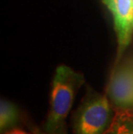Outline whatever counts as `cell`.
Returning a JSON list of instances; mask_svg holds the SVG:
<instances>
[{"label":"cell","mask_w":133,"mask_h":134,"mask_svg":"<svg viewBox=\"0 0 133 134\" xmlns=\"http://www.w3.org/2000/svg\"><path fill=\"white\" fill-rule=\"evenodd\" d=\"M84 82V76L70 67L60 65L56 68L52 81L49 111L44 125L47 134H67L66 119Z\"/></svg>","instance_id":"cell-1"},{"label":"cell","mask_w":133,"mask_h":134,"mask_svg":"<svg viewBox=\"0 0 133 134\" xmlns=\"http://www.w3.org/2000/svg\"><path fill=\"white\" fill-rule=\"evenodd\" d=\"M114 114L107 95L90 91L73 115V134H105Z\"/></svg>","instance_id":"cell-2"},{"label":"cell","mask_w":133,"mask_h":134,"mask_svg":"<svg viewBox=\"0 0 133 134\" xmlns=\"http://www.w3.org/2000/svg\"><path fill=\"white\" fill-rule=\"evenodd\" d=\"M112 13L118 44V56L133 37V0H102Z\"/></svg>","instance_id":"cell-3"},{"label":"cell","mask_w":133,"mask_h":134,"mask_svg":"<svg viewBox=\"0 0 133 134\" xmlns=\"http://www.w3.org/2000/svg\"><path fill=\"white\" fill-rule=\"evenodd\" d=\"M106 95L118 110H133L132 67L124 65L116 68L110 79Z\"/></svg>","instance_id":"cell-4"},{"label":"cell","mask_w":133,"mask_h":134,"mask_svg":"<svg viewBox=\"0 0 133 134\" xmlns=\"http://www.w3.org/2000/svg\"><path fill=\"white\" fill-rule=\"evenodd\" d=\"M105 134H133V110L118 109Z\"/></svg>","instance_id":"cell-5"},{"label":"cell","mask_w":133,"mask_h":134,"mask_svg":"<svg viewBox=\"0 0 133 134\" xmlns=\"http://www.w3.org/2000/svg\"><path fill=\"white\" fill-rule=\"evenodd\" d=\"M19 111L16 105L11 101L1 99L0 103V131L4 133L6 131L16 127L19 122Z\"/></svg>","instance_id":"cell-6"},{"label":"cell","mask_w":133,"mask_h":134,"mask_svg":"<svg viewBox=\"0 0 133 134\" xmlns=\"http://www.w3.org/2000/svg\"><path fill=\"white\" fill-rule=\"evenodd\" d=\"M1 134H30V133L25 132V131L20 129V128L14 127L12 129L8 130L6 132H4V133H1Z\"/></svg>","instance_id":"cell-7"},{"label":"cell","mask_w":133,"mask_h":134,"mask_svg":"<svg viewBox=\"0 0 133 134\" xmlns=\"http://www.w3.org/2000/svg\"><path fill=\"white\" fill-rule=\"evenodd\" d=\"M34 134H47V133L45 132H42V131H40V130H36Z\"/></svg>","instance_id":"cell-8"}]
</instances>
